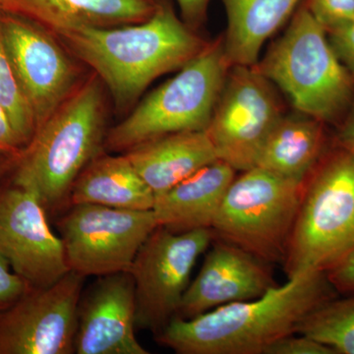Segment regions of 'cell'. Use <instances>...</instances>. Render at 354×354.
Masks as SVG:
<instances>
[{
    "label": "cell",
    "instance_id": "1",
    "mask_svg": "<svg viewBox=\"0 0 354 354\" xmlns=\"http://www.w3.org/2000/svg\"><path fill=\"white\" fill-rule=\"evenodd\" d=\"M55 36L94 70L121 111L130 108L153 80L183 68L209 44L164 0L152 17L138 24L76 28Z\"/></svg>",
    "mask_w": 354,
    "mask_h": 354
},
{
    "label": "cell",
    "instance_id": "2",
    "mask_svg": "<svg viewBox=\"0 0 354 354\" xmlns=\"http://www.w3.org/2000/svg\"><path fill=\"white\" fill-rule=\"evenodd\" d=\"M337 295L326 272H302L256 299L194 318L176 316L157 341L179 354H265L281 337L297 334L305 316Z\"/></svg>",
    "mask_w": 354,
    "mask_h": 354
},
{
    "label": "cell",
    "instance_id": "3",
    "mask_svg": "<svg viewBox=\"0 0 354 354\" xmlns=\"http://www.w3.org/2000/svg\"><path fill=\"white\" fill-rule=\"evenodd\" d=\"M106 111L97 75L77 86L18 158L13 183L38 195L46 211L69 202L70 191L104 138Z\"/></svg>",
    "mask_w": 354,
    "mask_h": 354
},
{
    "label": "cell",
    "instance_id": "4",
    "mask_svg": "<svg viewBox=\"0 0 354 354\" xmlns=\"http://www.w3.org/2000/svg\"><path fill=\"white\" fill-rule=\"evenodd\" d=\"M254 66L285 93L295 111L329 127L339 125L353 104V77L304 3Z\"/></svg>",
    "mask_w": 354,
    "mask_h": 354
},
{
    "label": "cell",
    "instance_id": "5",
    "mask_svg": "<svg viewBox=\"0 0 354 354\" xmlns=\"http://www.w3.org/2000/svg\"><path fill=\"white\" fill-rule=\"evenodd\" d=\"M353 255L354 157L332 143L304 181L283 271L327 274Z\"/></svg>",
    "mask_w": 354,
    "mask_h": 354
},
{
    "label": "cell",
    "instance_id": "6",
    "mask_svg": "<svg viewBox=\"0 0 354 354\" xmlns=\"http://www.w3.org/2000/svg\"><path fill=\"white\" fill-rule=\"evenodd\" d=\"M230 67L223 35L111 128L106 145L127 152L167 135L207 130Z\"/></svg>",
    "mask_w": 354,
    "mask_h": 354
},
{
    "label": "cell",
    "instance_id": "7",
    "mask_svg": "<svg viewBox=\"0 0 354 354\" xmlns=\"http://www.w3.org/2000/svg\"><path fill=\"white\" fill-rule=\"evenodd\" d=\"M304 181L258 167L235 176L214 223L215 239L230 242L269 263L285 259Z\"/></svg>",
    "mask_w": 354,
    "mask_h": 354
},
{
    "label": "cell",
    "instance_id": "8",
    "mask_svg": "<svg viewBox=\"0 0 354 354\" xmlns=\"http://www.w3.org/2000/svg\"><path fill=\"white\" fill-rule=\"evenodd\" d=\"M57 225L69 270L84 278L129 272L140 248L158 227L153 209L91 204L71 205Z\"/></svg>",
    "mask_w": 354,
    "mask_h": 354
},
{
    "label": "cell",
    "instance_id": "9",
    "mask_svg": "<svg viewBox=\"0 0 354 354\" xmlns=\"http://www.w3.org/2000/svg\"><path fill=\"white\" fill-rule=\"evenodd\" d=\"M215 239L209 228L176 232L158 227L130 268L136 297V326L160 334L177 315L198 258Z\"/></svg>",
    "mask_w": 354,
    "mask_h": 354
},
{
    "label": "cell",
    "instance_id": "10",
    "mask_svg": "<svg viewBox=\"0 0 354 354\" xmlns=\"http://www.w3.org/2000/svg\"><path fill=\"white\" fill-rule=\"evenodd\" d=\"M283 114L271 81L254 65H232L207 128L218 160L236 171L252 169L266 139Z\"/></svg>",
    "mask_w": 354,
    "mask_h": 354
},
{
    "label": "cell",
    "instance_id": "11",
    "mask_svg": "<svg viewBox=\"0 0 354 354\" xmlns=\"http://www.w3.org/2000/svg\"><path fill=\"white\" fill-rule=\"evenodd\" d=\"M0 41L38 130L78 86V68L55 35L22 16L0 10Z\"/></svg>",
    "mask_w": 354,
    "mask_h": 354
},
{
    "label": "cell",
    "instance_id": "12",
    "mask_svg": "<svg viewBox=\"0 0 354 354\" xmlns=\"http://www.w3.org/2000/svg\"><path fill=\"white\" fill-rule=\"evenodd\" d=\"M84 277L69 271L0 313V354L75 353Z\"/></svg>",
    "mask_w": 354,
    "mask_h": 354
},
{
    "label": "cell",
    "instance_id": "13",
    "mask_svg": "<svg viewBox=\"0 0 354 354\" xmlns=\"http://www.w3.org/2000/svg\"><path fill=\"white\" fill-rule=\"evenodd\" d=\"M0 252L31 288L51 286L70 271L43 202L14 183L0 188Z\"/></svg>",
    "mask_w": 354,
    "mask_h": 354
},
{
    "label": "cell",
    "instance_id": "14",
    "mask_svg": "<svg viewBox=\"0 0 354 354\" xmlns=\"http://www.w3.org/2000/svg\"><path fill=\"white\" fill-rule=\"evenodd\" d=\"M277 286L269 263L214 239L199 274L184 292L176 316L194 318L223 305L256 299Z\"/></svg>",
    "mask_w": 354,
    "mask_h": 354
},
{
    "label": "cell",
    "instance_id": "15",
    "mask_svg": "<svg viewBox=\"0 0 354 354\" xmlns=\"http://www.w3.org/2000/svg\"><path fill=\"white\" fill-rule=\"evenodd\" d=\"M135 327L136 297L130 272L100 277L79 304L75 353L149 354Z\"/></svg>",
    "mask_w": 354,
    "mask_h": 354
},
{
    "label": "cell",
    "instance_id": "16",
    "mask_svg": "<svg viewBox=\"0 0 354 354\" xmlns=\"http://www.w3.org/2000/svg\"><path fill=\"white\" fill-rule=\"evenodd\" d=\"M160 0H0V10L22 16L51 34L76 28H113L152 17Z\"/></svg>",
    "mask_w": 354,
    "mask_h": 354
},
{
    "label": "cell",
    "instance_id": "17",
    "mask_svg": "<svg viewBox=\"0 0 354 354\" xmlns=\"http://www.w3.org/2000/svg\"><path fill=\"white\" fill-rule=\"evenodd\" d=\"M236 172L216 160L156 196L153 211L158 225L176 232L212 230Z\"/></svg>",
    "mask_w": 354,
    "mask_h": 354
},
{
    "label": "cell",
    "instance_id": "18",
    "mask_svg": "<svg viewBox=\"0 0 354 354\" xmlns=\"http://www.w3.org/2000/svg\"><path fill=\"white\" fill-rule=\"evenodd\" d=\"M127 156L155 196L218 160L207 130L151 140L127 151Z\"/></svg>",
    "mask_w": 354,
    "mask_h": 354
},
{
    "label": "cell",
    "instance_id": "19",
    "mask_svg": "<svg viewBox=\"0 0 354 354\" xmlns=\"http://www.w3.org/2000/svg\"><path fill=\"white\" fill-rule=\"evenodd\" d=\"M332 143L325 123L298 111L285 113L266 139L255 167L302 183Z\"/></svg>",
    "mask_w": 354,
    "mask_h": 354
},
{
    "label": "cell",
    "instance_id": "20",
    "mask_svg": "<svg viewBox=\"0 0 354 354\" xmlns=\"http://www.w3.org/2000/svg\"><path fill=\"white\" fill-rule=\"evenodd\" d=\"M155 198L127 153H100L77 177L70 191L69 203L148 211L153 209Z\"/></svg>",
    "mask_w": 354,
    "mask_h": 354
},
{
    "label": "cell",
    "instance_id": "21",
    "mask_svg": "<svg viewBox=\"0 0 354 354\" xmlns=\"http://www.w3.org/2000/svg\"><path fill=\"white\" fill-rule=\"evenodd\" d=\"M301 0H221L227 13L225 51L230 65L253 66L268 39L285 25Z\"/></svg>",
    "mask_w": 354,
    "mask_h": 354
},
{
    "label": "cell",
    "instance_id": "22",
    "mask_svg": "<svg viewBox=\"0 0 354 354\" xmlns=\"http://www.w3.org/2000/svg\"><path fill=\"white\" fill-rule=\"evenodd\" d=\"M297 334L329 346L335 354H354V293L330 298L302 319Z\"/></svg>",
    "mask_w": 354,
    "mask_h": 354
},
{
    "label": "cell",
    "instance_id": "23",
    "mask_svg": "<svg viewBox=\"0 0 354 354\" xmlns=\"http://www.w3.org/2000/svg\"><path fill=\"white\" fill-rule=\"evenodd\" d=\"M0 104L6 109L16 131L27 147L36 134V120L18 82L17 77L14 73L1 41H0Z\"/></svg>",
    "mask_w": 354,
    "mask_h": 354
},
{
    "label": "cell",
    "instance_id": "24",
    "mask_svg": "<svg viewBox=\"0 0 354 354\" xmlns=\"http://www.w3.org/2000/svg\"><path fill=\"white\" fill-rule=\"evenodd\" d=\"M304 3L327 32L354 22V0H304Z\"/></svg>",
    "mask_w": 354,
    "mask_h": 354
},
{
    "label": "cell",
    "instance_id": "25",
    "mask_svg": "<svg viewBox=\"0 0 354 354\" xmlns=\"http://www.w3.org/2000/svg\"><path fill=\"white\" fill-rule=\"evenodd\" d=\"M30 288L0 252V313L12 306Z\"/></svg>",
    "mask_w": 354,
    "mask_h": 354
},
{
    "label": "cell",
    "instance_id": "26",
    "mask_svg": "<svg viewBox=\"0 0 354 354\" xmlns=\"http://www.w3.org/2000/svg\"><path fill=\"white\" fill-rule=\"evenodd\" d=\"M265 354H335L329 346L301 334H291L274 342Z\"/></svg>",
    "mask_w": 354,
    "mask_h": 354
},
{
    "label": "cell",
    "instance_id": "27",
    "mask_svg": "<svg viewBox=\"0 0 354 354\" xmlns=\"http://www.w3.org/2000/svg\"><path fill=\"white\" fill-rule=\"evenodd\" d=\"M330 46L354 79V22L328 32Z\"/></svg>",
    "mask_w": 354,
    "mask_h": 354
},
{
    "label": "cell",
    "instance_id": "28",
    "mask_svg": "<svg viewBox=\"0 0 354 354\" xmlns=\"http://www.w3.org/2000/svg\"><path fill=\"white\" fill-rule=\"evenodd\" d=\"M26 145L14 127L10 116L0 104V153L19 158Z\"/></svg>",
    "mask_w": 354,
    "mask_h": 354
},
{
    "label": "cell",
    "instance_id": "29",
    "mask_svg": "<svg viewBox=\"0 0 354 354\" xmlns=\"http://www.w3.org/2000/svg\"><path fill=\"white\" fill-rule=\"evenodd\" d=\"M180 17L191 29L197 31L207 18L209 0H176Z\"/></svg>",
    "mask_w": 354,
    "mask_h": 354
},
{
    "label": "cell",
    "instance_id": "30",
    "mask_svg": "<svg viewBox=\"0 0 354 354\" xmlns=\"http://www.w3.org/2000/svg\"><path fill=\"white\" fill-rule=\"evenodd\" d=\"M328 279L337 293L353 295L354 293V255L327 272Z\"/></svg>",
    "mask_w": 354,
    "mask_h": 354
},
{
    "label": "cell",
    "instance_id": "31",
    "mask_svg": "<svg viewBox=\"0 0 354 354\" xmlns=\"http://www.w3.org/2000/svg\"><path fill=\"white\" fill-rule=\"evenodd\" d=\"M333 143L354 157V100L348 113L332 132Z\"/></svg>",
    "mask_w": 354,
    "mask_h": 354
},
{
    "label": "cell",
    "instance_id": "32",
    "mask_svg": "<svg viewBox=\"0 0 354 354\" xmlns=\"http://www.w3.org/2000/svg\"><path fill=\"white\" fill-rule=\"evenodd\" d=\"M6 157H12V156L6 155V153H0V174H1L2 169H3L4 164L6 162Z\"/></svg>",
    "mask_w": 354,
    "mask_h": 354
}]
</instances>
